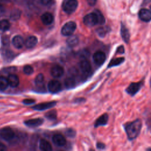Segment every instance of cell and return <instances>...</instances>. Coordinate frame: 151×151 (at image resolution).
Segmentation results:
<instances>
[{"mask_svg":"<svg viewBox=\"0 0 151 151\" xmlns=\"http://www.w3.org/2000/svg\"><path fill=\"white\" fill-rule=\"evenodd\" d=\"M79 67L81 73L85 75L88 76L91 71V66L90 62L86 59H83L79 63Z\"/></svg>","mask_w":151,"mask_h":151,"instance_id":"obj_7","label":"cell"},{"mask_svg":"<svg viewBox=\"0 0 151 151\" xmlns=\"http://www.w3.org/2000/svg\"><path fill=\"white\" fill-rule=\"evenodd\" d=\"M41 19L43 24L47 25L51 24L54 21L53 15L50 12H45L43 14L41 17Z\"/></svg>","mask_w":151,"mask_h":151,"instance_id":"obj_20","label":"cell"},{"mask_svg":"<svg viewBox=\"0 0 151 151\" xmlns=\"http://www.w3.org/2000/svg\"><path fill=\"white\" fill-rule=\"evenodd\" d=\"M4 12V8L2 6H0V15H1Z\"/></svg>","mask_w":151,"mask_h":151,"instance_id":"obj_43","label":"cell"},{"mask_svg":"<svg viewBox=\"0 0 151 151\" xmlns=\"http://www.w3.org/2000/svg\"><path fill=\"white\" fill-rule=\"evenodd\" d=\"M2 55L3 56L4 59L6 61H10V60H12V58H14V56L12 51L8 50H4Z\"/></svg>","mask_w":151,"mask_h":151,"instance_id":"obj_26","label":"cell"},{"mask_svg":"<svg viewBox=\"0 0 151 151\" xmlns=\"http://www.w3.org/2000/svg\"><path fill=\"white\" fill-rule=\"evenodd\" d=\"M87 3L89 5L94 6L96 3L97 0H87Z\"/></svg>","mask_w":151,"mask_h":151,"instance_id":"obj_40","label":"cell"},{"mask_svg":"<svg viewBox=\"0 0 151 151\" xmlns=\"http://www.w3.org/2000/svg\"><path fill=\"white\" fill-rule=\"evenodd\" d=\"M64 86L66 88L71 89L76 86V80L73 77H69L65 79Z\"/></svg>","mask_w":151,"mask_h":151,"instance_id":"obj_23","label":"cell"},{"mask_svg":"<svg viewBox=\"0 0 151 151\" xmlns=\"http://www.w3.org/2000/svg\"><path fill=\"white\" fill-rule=\"evenodd\" d=\"M38 42V39L35 36L28 37L25 41V45L27 48H32L34 47Z\"/></svg>","mask_w":151,"mask_h":151,"instance_id":"obj_19","label":"cell"},{"mask_svg":"<svg viewBox=\"0 0 151 151\" xmlns=\"http://www.w3.org/2000/svg\"><path fill=\"white\" fill-rule=\"evenodd\" d=\"M96 146L99 149H104L105 148V145L103 143H101V142L97 143V145H96Z\"/></svg>","mask_w":151,"mask_h":151,"instance_id":"obj_38","label":"cell"},{"mask_svg":"<svg viewBox=\"0 0 151 151\" xmlns=\"http://www.w3.org/2000/svg\"><path fill=\"white\" fill-rule=\"evenodd\" d=\"M52 142L53 143L57 146L61 147L65 145L66 143L65 138L61 134H55L52 137Z\"/></svg>","mask_w":151,"mask_h":151,"instance_id":"obj_14","label":"cell"},{"mask_svg":"<svg viewBox=\"0 0 151 151\" xmlns=\"http://www.w3.org/2000/svg\"><path fill=\"white\" fill-rule=\"evenodd\" d=\"M50 74L54 78H59L64 74V68L60 65H55L51 68Z\"/></svg>","mask_w":151,"mask_h":151,"instance_id":"obj_11","label":"cell"},{"mask_svg":"<svg viewBox=\"0 0 151 151\" xmlns=\"http://www.w3.org/2000/svg\"><path fill=\"white\" fill-rule=\"evenodd\" d=\"M9 85L12 87H16L19 83V80L17 75L15 74H10L8 77Z\"/></svg>","mask_w":151,"mask_h":151,"instance_id":"obj_18","label":"cell"},{"mask_svg":"<svg viewBox=\"0 0 151 151\" xmlns=\"http://www.w3.org/2000/svg\"><path fill=\"white\" fill-rule=\"evenodd\" d=\"M20 15H21L20 11H19L18 9H15L11 13L10 17L13 20H17L20 17Z\"/></svg>","mask_w":151,"mask_h":151,"instance_id":"obj_31","label":"cell"},{"mask_svg":"<svg viewBox=\"0 0 151 151\" xmlns=\"http://www.w3.org/2000/svg\"><path fill=\"white\" fill-rule=\"evenodd\" d=\"M124 60V58L123 57L113 58L110 61L109 64H108V67L110 68V67H114V66L119 65L121 64L122 63H123Z\"/></svg>","mask_w":151,"mask_h":151,"instance_id":"obj_25","label":"cell"},{"mask_svg":"<svg viewBox=\"0 0 151 151\" xmlns=\"http://www.w3.org/2000/svg\"><path fill=\"white\" fill-rule=\"evenodd\" d=\"M6 150V146L3 143H0V151H5Z\"/></svg>","mask_w":151,"mask_h":151,"instance_id":"obj_41","label":"cell"},{"mask_svg":"<svg viewBox=\"0 0 151 151\" xmlns=\"http://www.w3.org/2000/svg\"><path fill=\"white\" fill-rule=\"evenodd\" d=\"M86 101V99L84 98H77L74 100V103H83Z\"/></svg>","mask_w":151,"mask_h":151,"instance_id":"obj_37","label":"cell"},{"mask_svg":"<svg viewBox=\"0 0 151 151\" xmlns=\"http://www.w3.org/2000/svg\"><path fill=\"white\" fill-rule=\"evenodd\" d=\"M44 76L42 74H39L37 76L36 78H35V83L36 85L38 86H41L42 85V83L44 82Z\"/></svg>","mask_w":151,"mask_h":151,"instance_id":"obj_30","label":"cell"},{"mask_svg":"<svg viewBox=\"0 0 151 151\" xmlns=\"http://www.w3.org/2000/svg\"><path fill=\"white\" fill-rule=\"evenodd\" d=\"M108 119H109V117H108L107 114L105 113V114H102L95 122L94 127H98L101 126L106 125L107 124Z\"/></svg>","mask_w":151,"mask_h":151,"instance_id":"obj_16","label":"cell"},{"mask_svg":"<svg viewBox=\"0 0 151 151\" xmlns=\"http://www.w3.org/2000/svg\"><path fill=\"white\" fill-rule=\"evenodd\" d=\"M39 147L40 150L42 151H51L52 150L50 143L45 139H41L40 140Z\"/></svg>","mask_w":151,"mask_h":151,"instance_id":"obj_21","label":"cell"},{"mask_svg":"<svg viewBox=\"0 0 151 151\" xmlns=\"http://www.w3.org/2000/svg\"><path fill=\"white\" fill-rule=\"evenodd\" d=\"M44 122V120L41 118L32 119L24 122V124L29 127H37L41 126Z\"/></svg>","mask_w":151,"mask_h":151,"instance_id":"obj_13","label":"cell"},{"mask_svg":"<svg viewBox=\"0 0 151 151\" xmlns=\"http://www.w3.org/2000/svg\"><path fill=\"white\" fill-rule=\"evenodd\" d=\"M97 32L99 34V35L100 37H104L105 35V31L104 29L103 28H99L97 30Z\"/></svg>","mask_w":151,"mask_h":151,"instance_id":"obj_35","label":"cell"},{"mask_svg":"<svg viewBox=\"0 0 151 151\" xmlns=\"http://www.w3.org/2000/svg\"><path fill=\"white\" fill-rule=\"evenodd\" d=\"M15 133L9 127H4L0 129V139L10 141L14 139Z\"/></svg>","mask_w":151,"mask_h":151,"instance_id":"obj_4","label":"cell"},{"mask_svg":"<svg viewBox=\"0 0 151 151\" xmlns=\"http://www.w3.org/2000/svg\"><path fill=\"white\" fill-rule=\"evenodd\" d=\"M23 71L24 73L27 74V75H31L34 72V69L32 68V66L29 65H25L24 68H23Z\"/></svg>","mask_w":151,"mask_h":151,"instance_id":"obj_32","label":"cell"},{"mask_svg":"<svg viewBox=\"0 0 151 151\" xmlns=\"http://www.w3.org/2000/svg\"><path fill=\"white\" fill-rule=\"evenodd\" d=\"M12 42L13 45L15 48L18 49L21 48L23 47L24 44H25L24 40L21 35H15V37H14L12 40Z\"/></svg>","mask_w":151,"mask_h":151,"instance_id":"obj_17","label":"cell"},{"mask_svg":"<svg viewBox=\"0 0 151 151\" xmlns=\"http://www.w3.org/2000/svg\"><path fill=\"white\" fill-rule=\"evenodd\" d=\"M48 90L51 93H57L59 92L61 88V83L55 80H51L48 84Z\"/></svg>","mask_w":151,"mask_h":151,"instance_id":"obj_10","label":"cell"},{"mask_svg":"<svg viewBox=\"0 0 151 151\" xmlns=\"http://www.w3.org/2000/svg\"><path fill=\"white\" fill-rule=\"evenodd\" d=\"M94 12L96 13V14L97 17L99 24H100V25L104 24L105 23V18H104L103 15L101 14V12L98 9H96Z\"/></svg>","mask_w":151,"mask_h":151,"instance_id":"obj_29","label":"cell"},{"mask_svg":"<svg viewBox=\"0 0 151 151\" xmlns=\"http://www.w3.org/2000/svg\"><path fill=\"white\" fill-rule=\"evenodd\" d=\"M51 1L52 0H41V2L44 5L49 4Z\"/></svg>","mask_w":151,"mask_h":151,"instance_id":"obj_42","label":"cell"},{"mask_svg":"<svg viewBox=\"0 0 151 151\" xmlns=\"http://www.w3.org/2000/svg\"><path fill=\"white\" fill-rule=\"evenodd\" d=\"M143 85V81H140L136 83H132L129 86V87L126 88V91L131 96H134L140 90Z\"/></svg>","mask_w":151,"mask_h":151,"instance_id":"obj_6","label":"cell"},{"mask_svg":"<svg viewBox=\"0 0 151 151\" xmlns=\"http://www.w3.org/2000/svg\"><path fill=\"white\" fill-rule=\"evenodd\" d=\"M67 44L70 47H74L78 43V38L76 35H70L66 41Z\"/></svg>","mask_w":151,"mask_h":151,"instance_id":"obj_22","label":"cell"},{"mask_svg":"<svg viewBox=\"0 0 151 151\" xmlns=\"http://www.w3.org/2000/svg\"><path fill=\"white\" fill-rule=\"evenodd\" d=\"M45 117L50 120H55L57 118V111L55 110H52L47 112L45 114Z\"/></svg>","mask_w":151,"mask_h":151,"instance_id":"obj_28","label":"cell"},{"mask_svg":"<svg viewBox=\"0 0 151 151\" xmlns=\"http://www.w3.org/2000/svg\"><path fill=\"white\" fill-rule=\"evenodd\" d=\"M56 103H57V102L55 101L42 103H40V104H36V105L32 106V109L34 110H35L42 111V110H45L51 109V108L54 107L56 105Z\"/></svg>","mask_w":151,"mask_h":151,"instance_id":"obj_8","label":"cell"},{"mask_svg":"<svg viewBox=\"0 0 151 151\" xmlns=\"http://www.w3.org/2000/svg\"><path fill=\"white\" fill-rule=\"evenodd\" d=\"M150 11H151V6H150Z\"/></svg>","mask_w":151,"mask_h":151,"instance_id":"obj_45","label":"cell"},{"mask_svg":"<svg viewBox=\"0 0 151 151\" xmlns=\"http://www.w3.org/2000/svg\"><path fill=\"white\" fill-rule=\"evenodd\" d=\"M35 102V100L31 99H25L22 101V103L26 105L32 104H34Z\"/></svg>","mask_w":151,"mask_h":151,"instance_id":"obj_34","label":"cell"},{"mask_svg":"<svg viewBox=\"0 0 151 151\" xmlns=\"http://www.w3.org/2000/svg\"><path fill=\"white\" fill-rule=\"evenodd\" d=\"M88 54V52L86 51V50H83L81 52H80V56L81 57H83V59H86V57L87 56V54Z\"/></svg>","mask_w":151,"mask_h":151,"instance_id":"obj_36","label":"cell"},{"mask_svg":"<svg viewBox=\"0 0 151 151\" xmlns=\"http://www.w3.org/2000/svg\"><path fill=\"white\" fill-rule=\"evenodd\" d=\"M84 24L87 27H93L98 23V18L96 13L92 12L86 15L83 18Z\"/></svg>","mask_w":151,"mask_h":151,"instance_id":"obj_5","label":"cell"},{"mask_svg":"<svg viewBox=\"0 0 151 151\" xmlns=\"http://www.w3.org/2000/svg\"><path fill=\"white\" fill-rule=\"evenodd\" d=\"M65 134L67 136L69 137H74L76 134V132L74 129L70 128V129H67L65 131Z\"/></svg>","mask_w":151,"mask_h":151,"instance_id":"obj_33","label":"cell"},{"mask_svg":"<svg viewBox=\"0 0 151 151\" xmlns=\"http://www.w3.org/2000/svg\"><path fill=\"white\" fill-rule=\"evenodd\" d=\"M76 28V24L73 21L65 23L61 28V34L64 36H70L73 34Z\"/></svg>","mask_w":151,"mask_h":151,"instance_id":"obj_3","label":"cell"},{"mask_svg":"<svg viewBox=\"0 0 151 151\" xmlns=\"http://www.w3.org/2000/svg\"><path fill=\"white\" fill-rule=\"evenodd\" d=\"M139 17L142 21L149 22L151 20V11L150 10L143 8L139 11Z\"/></svg>","mask_w":151,"mask_h":151,"instance_id":"obj_12","label":"cell"},{"mask_svg":"<svg viewBox=\"0 0 151 151\" xmlns=\"http://www.w3.org/2000/svg\"><path fill=\"white\" fill-rule=\"evenodd\" d=\"M9 86L8 78L4 77H0V90H5Z\"/></svg>","mask_w":151,"mask_h":151,"instance_id":"obj_27","label":"cell"},{"mask_svg":"<svg viewBox=\"0 0 151 151\" xmlns=\"http://www.w3.org/2000/svg\"><path fill=\"white\" fill-rule=\"evenodd\" d=\"M10 23L6 19H3L0 21V33L4 32L9 29Z\"/></svg>","mask_w":151,"mask_h":151,"instance_id":"obj_24","label":"cell"},{"mask_svg":"<svg viewBox=\"0 0 151 151\" xmlns=\"http://www.w3.org/2000/svg\"><path fill=\"white\" fill-rule=\"evenodd\" d=\"M77 6L78 2L77 0H64L62 5L64 11L68 14L74 12Z\"/></svg>","mask_w":151,"mask_h":151,"instance_id":"obj_2","label":"cell"},{"mask_svg":"<svg viewBox=\"0 0 151 151\" xmlns=\"http://www.w3.org/2000/svg\"><path fill=\"white\" fill-rule=\"evenodd\" d=\"M106 58V57L105 53L101 51H96L93 54V61L94 63L97 65H102L104 63Z\"/></svg>","mask_w":151,"mask_h":151,"instance_id":"obj_9","label":"cell"},{"mask_svg":"<svg viewBox=\"0 0 151 151\" xmlns=\"http://www.w3.org/2000/svg\"><path fill=\"white\" fill-rule=\"evenodd\" d=\"M0 1H4V0H0Z\"/></svg>","mask_w":151,"mask_h":151,"instance_id":"obj_46","label":"cell"},{"mask_svg":"<svg viewBox=\"0 0 151 151\" xmlns=\"http://www.w3.org/2000/svg\"><path fill=\"white\" fill-rule=\"evenodd\" d=\"M120 34L123 41L127 44L129 43L130 40V33L128 29L126 27V26L123 24H121Z\"/></svg>","mask_w":151,"mask_h":151,"instance_id":"obj_15","label":"cell"},{"mask_svg":"<svg viewBox=\"0 0 151 151\" xmlns=\"http://www.w3.org/2000/svg\"><path fill=\"white\" fill-rule=\"evenodd\" d=\"M124 50L123 46H120L117 49V52H118V53L123 54V53H124Z\"/></svg>","mask_w":151,"mask_h":151,"instance_id":"obj_39","label":"cell"},{"mask_svg":"<svg viewBox=\"0 0 151 151\" xmlns=\"http://www.w3.org/2000/svg\"><path fill=\"white\" fill-rule=\"evenodd\" d=\"M151 0H144V2L145 3H149Z\"/></svg>","mask_w":151,"mask_h":151,"instance_id":"obj_44","label":"cell"},{"mask_svg":"<svg viewBox=\"0 0 151 151\" xmlns=\"http://www.w3.org/2000/svg\"><path fill=\"white\" fill-rule=\"evenodd\" d=\"M124 128L128 139L132 140L139 134L142 129V122L140 119H136L133 122L126 123L124 124Z\"/></svg>","mask_w":151,"mask_h":151,"instance_id":"obj_1","label":"cell"}]
</instances>
